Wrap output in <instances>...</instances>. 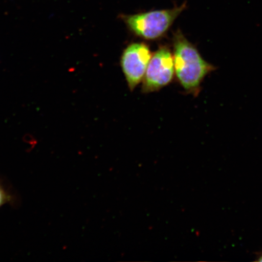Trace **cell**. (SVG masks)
<instances>
[{"mask_svg":"<svg viewBox=\"0 0 262 262\" xmlns=\"http://www.w3.org/2000/svg\"><path fill=\"white\" fill-rule=\"evenodd\" d=\"M172 42L177 79L185 93L198 97L203 81L216 68L202 57L198 49L180 29L173 34Z\"/></svg>","mask_w":262,"mask_h":262,"instance_id":"6da1fadb","label":"cell"},{"mask_svg":"<svg viewBox=\"0 0 262 262\" xmlns=\"http://www.w3.org/2000/svg\"><path fill=\"white\" fill-rule=\"evenodd\" d=\"M186 8L187 5L184 2L171 9L122 15L121 18L130 32L137 37L143 40L155 41L167 34L176 19Z\"/></svg>","mask_w":262,"mask_h":262,"instance_id":"7a4b0ae2","label":"cell"},{"mask_svg":"<svg viewBox=\"0 0 262 262\" xmlns=\"http://www.w3.org/2000/svg\"><path fill=\"white\" fill-rule=\"evenodd\" d=\"M175 69L173 54L167 46H161L152 54L142 80L145 94L158 91L171 83Z\"/></svg>","mask_w":262,"mask_h":262,"instance_id":"3957f363","label":"cell"},{"mask_svg":"<svg viewBox=\"0 0 262 262\" xmlns=\"http://www.w3.org/2000/svg\"><path fill=\"white\" fill-rule=\"evenodd\" d=\"M152 53L143 42L130 43L124 49L120 64L130 91L142 81Z\"/></svg>","mask_w":262,"mask_h":262,"instance_id":"277c9868","label":"cell"},{"mask_svg":"<svg viewBox=\"0 0 262 262\" xmlns=\"http://www.w3.org/2000/svg\"><path fill=\"white\" fill-rule=\"evenodd\" d=\"M13 200L14 198L11 193H9L0 183V208L3 205L11 203Z\"/></svg>","mask_w":262,"mask_h":262,"instance_id":"5b68a950","label":"cell"},{"mask_svg":"<svg viewBox=\"0 0 262 262\" xmlns=\"http://www.w3.org/2000/svg\"><path fill=\"white\" fill-rule=\"evenodd\" d=\"M256 260L258 261L262 262V254L260 255H259V256L258 257V258Z\"/></svg>","mask_w":262,"mask_h":262,"instance_id":"8992f818","label":"cell"}]
</instances>
